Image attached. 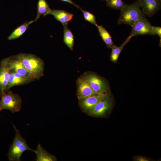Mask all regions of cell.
<instances>
[{
	"mask_svg": "<svg viewBox=\"0 0 161 161\" xmlns=\"http://www.w3.org/2000/svg\"><path fill=\"white\" fill-rule=\"evenodd\" d=\"M7 65L10 70H13L32 81L35 79L27 70L16 55L7 58Z\"/></svg>",
	"mask_w": 161,
	"mask_h": 161,
	"instance_id": "cell-8",
	"label": "cell"
},
{
	"mask_svg": "<svg viewBox=\"0 0 161 161\" xmlns=\"http://www.w3.org/2000/svg\"><path fill=\"white\" fill-rule=\"evenodd\" d=\"M117 23L125 24L132 26L140 18L145 17L137 1L126 4L121 10Z\"/></svg>",
	"mask_w": 161,
	"mask_h": 161,
	"instance_id": "cell-2",
	"label": "cell"
},
{
	"mask_svg": "<svg viewBox=\"0 0 161 161\" xmlns=\"http://www.w3.org/2000/svg\"><path fill=\"white\" fill-rule=\"evenodd\" d=\"M76 85V95L78 100L96 94L82 75L77 79Z\"/></svg>",
	"mask_w": 161,
	"mask_h": 161,
	"instance_id": "cell-11",
	"label": "cell"
},
{
	"mask_svg": "<svg viewBox=\"0 0 161 161\" xmlns=\"http://www.w3.org/2000/svg\"><path fill=\"white\" fill-rule=\"evenodd\" d=\"M37 9V15L34 21H38L41 15H47L51 10L46 0H38Z\"/></svg>",
	"mask_w": 161,
	"mask_h": 161,
	"instance_id": "cell-18",
	"label": "cell"
},
{
	"mask_svg": "<svg viewBox=\"0 0 161 161\" xmlns=\"http://www.w3.org/2000/svg\"></svg>",
	"mask_w": 161,
	"mask_h": 161,
	"instance_id": "cell-26",
	"label": "cell"
},
{
	"mask_svg": "<svg viewBox=\"0 0 161 161\" xmlns=\"http://www.w3.org/2000/svg\"><path fill=\"white\" fill-rule=\"evenodd\" d=\"M80 10L83 13L84 18L86 21L96 26L97 25L96 17L93 14L88 11L84 10L81 9Z\"/></svg>",
	"mask_w": 161,
	"mask_h": 161,
	"instance_id": "cell-22",
	"label": "cell"
},
{
	"mask_svg": "<svg viewBox=\"0 0 161 161\" xmlns=\"http://www.w3.org/2000/svg\"><path fill=\"white\" fill-rule=\"evenodd\" d=\"M61 0L63 1L69 3L70 4H71L74 5V6L80 9V10L81 9V8L79 7V6L78 5H77L76 4H75L73 1H72L71 0Z\"/></svg>",
	"mask_w": 161,
	"mask_h": 161,
	"instance_id": "cell-25",
	"label": "cell"
},
{
	"mask_svg": "<svg viewBox=\"0 0 161 161\" xmlns=\"http://www.w3.org/2000/svg\"><path fill=\"white\" fill-rule=\"evenodd\" d=\"M152 26L145 17H141L131 26L132 29L130 35L132 37L140 35H154L152 32Z\"/></svg>",
	"mask_w": 161,
	"mask_h": 161,
	"instance_id": "cell-7",
	"label": "cell"
},
{
	"mask_svg": "<svg viewBox=\"0 0 161 161\" xmlns=\"http://www.w3.org/2000/svg\"><path fill=\"white\" fill-rule=\"evenodd\" d=\"M10 70L7 65V58L2 59L0 63V93H2L5 91Z\"/></svg>",
	"mask_w": 161,
	"mask_h": 161,
	"instance_id": "cell-12",
	"label": "cell"
},
{
	"mask_svg": "<svg viewBox=\"0 0 161 161\" xmlns=\"http://www.w3.org/2000/svg\"><path fill=\"white\" fill-rule=\"evenodd\" d=\"M64 27V41L68 47L72 50L74 45V35L67 26Z\"/></svg>",
	"mask_w": 161,
	"mask_h": 161,
	"instance_id": "cell-19",
	"label": "cell"
},
{
	"mask_svg": "<svg viewBox=\"0 0 161 161\" xmlns=\"http://www.w3.org/2000/svg\"><path fill=\"white\" fill-rule=\"evenodd\" d=\"M96 27L98 30L99 35L107 47L112 48L115 46L113 42L110 34L106 29L101 25H97Z\"/></svg>",
	"mask_w": 161,
	"mask_h": 161,
	"instance_id": "cell-16",
	"label": "cell"
},
{
	"mask_svg": "<svg viewBox=\"0 0 161 161\" xmlns=\"http://www.w3.org/2000/svg\"><path fill=\"white\" fill-rule=\"evenodd\" d=\"M0 111L3 109L10 111L12 113L20 111L21 107V96L13 93L11 90L0 93Z\"/></svg>",
	"mask_w": 161,
	"mask_h": 161,
	"instance_id": "cell-4",
	"label": "cell"
},
{
	"mask_svg": "<svg viewBox=\"0 0 161 161\" xmlns=\"http://www.w3.org/2000/svg\"><path fill=\"white\" fill-rule=\"evenodd\" d=\"M145 16H153L161 8V0H138L137 1Z\"/></svg>",
	"mask_w": 161,
	"mask_h": 161,
	"instance_id": "cell-10",
	"label": "cell"
},
{
	"mask_svg": "<svg viewBox=\"0 0 161 161\" xmlns=\"http://www.w3.org/2000/svg\"><path fill=\"white\" fill-rule=\"evenodd\" d=\"M108 93L96 94L78 100L79 106L83 112L88 115L97 103Z\"/></svg>",
	"mask_w": 161,
	"mask_h": 161,
	"instance_id": "cell-9",
	"label": "cell"
},
{
	"mask_svg": "<svg viewBox=\"0 0 161 161\" xmlns=\"http://www.w3.org/2000/svg\"><path fill=\"white\" fill-rule=\"evenodd\" d=\"M34 22L32 20L25 22L16 28L8 37L9 40L16 39L21 36L26 31L29 25Z\"/></svg>",
	"mask_w": 161,
	"mask_h": 161,
	"instance_id": "cell-17",
	"label": "cell"
},
{
	"mask_svg": "<svg viewBox=\"0 0 161 161\" xmlns=\"http://www.w3.org/2000/svg\"><path fill=\"white\" fill-rule=\"evenodd\" d=\"M36 155L37 161H55L56 157L48 152L40 144L38 145L37 149L34 152Z\"/></svg>",
	"mask_w": 161,
	"mask_h": 161,
	"instance_id": "cell-15",
	"label": "cell"
},
{
	"mask_svg": "<svg viewBox=\"0 0 161 161\" xmlns=\"http://www.w3.org/2000/svg\"><path fill=\"white\" fill-rule=\"evenodd\" d=\"M48 15H52L64 27L67 26L68 23L72 20L73 16L72 13L61 10H51Z\"/></svg>",
	"mask_w": 161,
	"mask_h": 161,
	"instance_id": "cell-14",
	"label": "cell"
},
{
	"mask_svg": "<svg viewBox=\"0 0 161 161\" xmlns=\"http://www.w3.org/2000/svg\"><path fill=\"white\" fill-rule=\"evenodd\" d=\"M30 81L13 70H10L9 79L5 92L9 91L13 86L27 83Z\"/></svg>",
	"mask_w": 161,
	"mask_h": 161,
	"instance_id": "cell-13",
	"label": "cell"
},
{
	"mask_svg": "<svg viewBox=\"0 0 161 161\" xmlns=\"http://www.w3.org/2000/svg\"><path fill=\"white\" fill-rule=\"evenodd\" d=\"M112 105V98L108 93L97 103L88 115L95 117H105L111 109Z\"/></svg>",
	"mask_w": 161,
	"mask_h": 161,
	"instance_id": "cell-6",
	"label": "cell"
},
{
	"mask_svg": "<svg viewBox=\"0 0 161 161\" xmlns=\"http://www.w3.org/2000/svg\"><path fill=\"white\" fill-rule=\"evenodd\" d=\"M108 7L121 10L126 4L122 0H106Z\"/></svg>",
	"mask_w": 161,
	"mask_h": 161,
	"instance_id": "cell-21",
	"label": "cell"
},
{
	"mask_svg": "<svg viewBox=\"0 0 161 161\" xmlns=\"http://www.w3.org/2000/svg\"><path fill=\"white\" fill-rule=\"evenodd\" d=\"M13 126L16 134L8 152V160L10 161H19L25 151L28 150L34 152L35 150L32 149L28 146L26 140L22 137L18 130L13 125Z\"/></svg>",
	"mask_w": 161,
	"mask_h": 161,
	"instance_id": "cell-3",
	"label": "cell"
},
{
	"mask_svg": "<svg viewBox=\"0 0 161 161\" xmlns=\"http://www.w3.org/2000/svg\"><path fill=\"white\" fill-rule=\"evenodd\" d=\"M82 75L86 79L96 93L108 92L109 87L107 83L99 76L91 72H86Z\"/></svg>",
	"mask_w": 161,
	"mask_h": 161,
	"instance_id": "cell-5",
	"label": "cell"
},
{
	"mask_svg": "<svg viewBox=\"0 0 161 161\" xmlns=\"http://www.w3.org/2000/svg\"><path fill=\"white\" fill-rule=\"evenodd\" d=\"M16 56L35 79H39L44 75V63L41 58L32 54L20 53Z\"/></svg>",
	"mask_w": 161,
	"mask_h": 161,
	"instance_id": "cell-1",
	"label": "cell"
},
{
	"mask_svg": "<svg viewBox=\"0 0 161 161\" xmlns=\"http://www.w3.org/2000/svg\"><path fill=\"white\" fill-rule=\"evenodd\" d=\"M132 38L129 35L120 46L117 47L115 46L112 48L110 59L112 62H117L121 52L123 49L124 47L129 41Z\"/></svg>",
	"mask_w": 161,
	"mask_h": 161,
	"instance_id": "cell-20",
	"label": "cell"
},
{
	"mask_svg": "<svg viewBox=\"0 0 161 161\" xmlns=\"http://www.w3.org/2000/svg\"><path fill=\"white\" fill-rule=\"evenodd\" d=\"M134 160L136 161H150V159L148 158L142 156H136L134 158Z\"/></svg>",
	"mask_w": 161,
	"mask_h": 161,
	"instance_id": "cell-24",
	"label": "cell"
},
{
	"mask_svg": "<svg viewBox=\"0 0 161 161\" xmlns=\"http://www.w3.org/2000/svg\"><path fill=\"white\" fill-rule=\"evenodd\" d=\"M152 32L154 35H158L161 38V28L159 27L152 26Z\"/></svg>",
	"mask_w": 161,
	"mask_h": 161,
	"instance_id": "cell-23",
	"label": "cell"
}]
</instances>
